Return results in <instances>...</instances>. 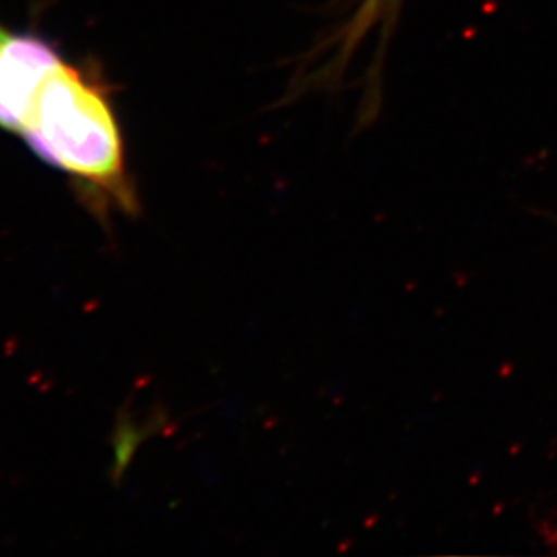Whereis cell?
Returning a JSON list of instances; mask_svg holds the SVG:
<instances>
[{
    "instance_id": "obj_1",
    "label": "cell",
    "mask_w": 557,
    "mask_h": 557,
    "mask_svg": "<svg viewBox=\"0 0 557 557\" xmlns=\"http://www.w3.org/2000/svg\"><path fill=\"white\" fill-rule=\"evenodd\" d=\"M0 131L21 137L74 191L107 195L128 180L125 137L100 69L0 22Z\"/></svg>"
},
{
    "instance_id": "obj_2",
    "label": "cell",
    "mask_w": 557,
    "mask_h": 557,
    "mask_svg": "<svg viewBox=\"0 0 557 557\" xmlns=\"http://www.w3.org/2000/svg\"><path fill=\"white\" fill-rule=\"evenodd\" d=\"M400 2L403 0H364L356 11V15L348 21L347 26L343 27L342 33L336 37L339 48L336 51V59L331 62V69H337V65L347 63L354 49L358 48L359 44L363 42L367 35L373 29L383 27L384 37L389 32V27L394 26Z\"/></svg>"
}]
</instances>
